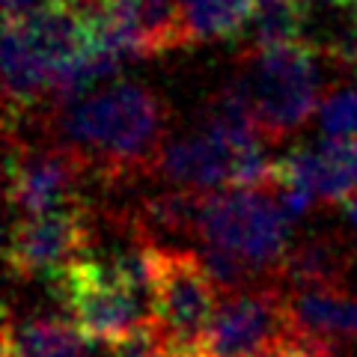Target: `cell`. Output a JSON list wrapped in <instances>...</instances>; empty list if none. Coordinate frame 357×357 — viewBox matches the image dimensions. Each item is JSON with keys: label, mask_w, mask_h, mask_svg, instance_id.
<instances>
[{"label": "cell", "mask_w": 357, "mask_h": 357, "mask_svg": "<svg viewBox=\"0 0 357 357\" xmlns=\"http://www.w3.org/2000/svg\"><path fill=\"white\" fill-rule=\"evenodd\" d=\"M167 122L164 98L131 81L110 84L57 110L63 143L81 152L107 185L152 176L167 143Z\"/></svg>", "instance_id": "1"}, {"label": "cell", "mask_w": 357, "mask_h": 357, "mask_svg": "<svg viewBox=\"0 0 357 357\" xmlns=\"http://www.w3.org/2000/svg\"><path fill=\"white\" fill-rule=\"evenodd\" d=\"M220 292L199 253L152 244V333L170 357H206Z\"/></svg>", "instance_id": "2"}, {"label": "cell", "mask_w": 357, "mask_h": 357, "mask_svg": "<svg viewBox=\"0 0 357 357\" xmlns=\"http://www.w3.org/2000/svg\"><path fill=\"white\" fill-rule=\"evenodd\" d=\"M289 223L268 188H227L203 194L197 238L241 256L268 283H277V271L289 250Z\"/></svg>", "instance_id": "3"}, {"label": "cell", "mask_w": 357, "mask_h": 357, "mask_svg": "<svg viewBox=\"0 0 357 357\" xmlns=\"http://www.w3.org/2000/svg\"><path fill=\"white\" fill-rule=\"evenodd\" d=\"M241 69L256 105L262 137L268 143H280L298 134L321 107V72L316 51L307 42L265 51L244 48Z\"/></svg>", "instance_id": "4"}, {"label": "cell", "mask_w": 357, "mask_h": 357, "mask_svg": "<svg viewBox=\"0 0 357 357\" xmlns=\"http://www.w3.org/2000/svg\"><path fill=\"white\" fill-rule=\"evenodd\" d=\"M54 292L89 342L116 349L152 328V304L122 283L110 259L81 256L54 277Z\"/></svg>", "instance_id": "5"}, {"label": "cell", "mask_w": 357, "mask_h": 357, "mask_svg": "<svg viewBox=\"0 0 357 357\" xmlns=\"http://www.w3.org/2000/svg\"><path fill=\"white\" fill-rule=\"evenodd\" d=\"M89 170V161L66 143L33 149L9 140V206L18 218H39L77 206V191Z\"/></svg>", "instance_id": "6"}, {"label": "cell", "mask_w": 357, "mask_h": 357, "mask_svg": "<svg viewBox=\"0 0 357 357\" xmlns=\"http://www.w3.org/2000/svg\"><path fill=\"white\" fill-rule=\"evenodd\" d=\"M295 340L289 301L280 283L223 295L206 337V357H256Z\"/></svg>", "instance_id": "7"}, {"label": "cell", "mask_w": 357, "mask_h": 357, "mask_svg": "<svg viewBox=\"0 0 357 357\" xmlns=\"http://www.w3.org/2000/svg\"><path fill=\"white\" fill-rule=\"evenodd\" d=\"M89 253V220L84 206H66L39 218H18L9 238V268L15 277H57Z\"/></svg>", "instance_id": "8"}, {"label": "cell", "mask_w": 357, "mask_h": 357, "mask_svg": "<svg viewBox=\"0 0 357 357\" xmlns=\"http://www.w3.org/2000/svg\"><path fill=\"white\" fill-rule=\"evenodd\" d=\"M274 178L304 188L321 203H342L357 191V137H325L312 149H295L286 158H277Z\"/></svg>", "instance_id": "9"}, {"label": "cell", "mask_w": 357, "mask_h": 357, "mask_svg": "<svg viewBox=\"0 0 357 357\" xmlns=\"http://www.w3.org/2000/svg\"><path fill=\"white\" fill-rule=\"evenodd\" d=\"M357 271L354 244H345L342 236L310 232L289 244L277 283L286 292H312V289H351Z\"/></svg>", "instance_id": "10"}, {"label": "cell", "mask_w": 357, "mask_h": 357, "mask_svg": "<svg viewBox=\"0 0 357 357\" xmlns=\"http://www.w3.org/2000/svg\"><path fill=\"white\" fill-rule=\"evenodd\" d=\"M292 337L307 342H357V289L286 292Z\"/></svg>", "instance_id": "11"}, {"label": "cell", "mask_w": 357, "mask_h": 357, "mask_svg": "<svg viewBox=\"0 0 357 357\" xmlns=\"http://www.w3.org/2000/svg\"><path fill=\"white\" fill-rule=\"evenodd\" d=\"M54 66L39 54L30 36L15 24L3 27V93H6V126L51 93Z\"/></svg>", "instance_id": "12"}, {"label": "cell", "mask_w": 357, "mask_h": 357, "mask_svg": "<svg viewBox=\"0 0 357 357\" xmlns=\"http://www.w3.org/2000/svg\"><path fill=\"white\" fill-rule=\"evenodd\" d=\"M89 340L75 328L72 319L30 316L15 321L6 316L3 357H86Z\"/></svg>", "instance_id": "13"}, {"label": "cell", "mask_w": 357, "mask_h": 357, "mask_svg": "<svg viewBox=\"0 0 357 357\" xmlns=\"http://www.w3.org/2000/svg\"><path fill=\"white\" fill-rule=\"evenodd\" d=\"M199 203H203V194L178 191V188L152 194L134 211L131 229L137 241H149V244H155L158 236H191V232L197 236Z\"/></svg>", "instance_id": "14"}, {"label": "cell", "mask_w": 357, "mask_h": 357, "mask_svg": "<svg viewBox=\"0 0 357 357\" xmlns=\"http://www.w3.org/2000/svg\"><path fill=\"white\" fill-rule=\"evenodd\" d=\"M30 36V42L39 48V54L51 66H60L66 60L93 48V30L86 21L60 6H45L42 13L33 15L27 24H15Z\"/></svg>", "instance_id": "15"}, {"label": "cell", "mask_w": 357, "mask_h": 357, "mask_svg": "<svg viewBox=\"0 0 357 357\" xmlns=\"http://www.w3.org/2000/svg\"><path fill=\"white\" fill-rule=\"evenodd\" d=\"M256 0H178L185 42L199 45L208 39H229L250 24Z\"/></svg>", "instance_id": "16"}, {"label": "cell", "mask_w": 357, "mask_h": 357, "mask_svg": "<svg viewBox=\"0 0 357 357\" xmlns=\"http://www.w3.org/2000/svg\"><path fill=\"white\" fill-rule=\"evenodd\" d=\"M304 18L307 6L301 0H256L250 18V39L244 48L265 51L280 48V45H295L304 33Z\"/></svg>", "instance_id": "17"}, {"label": "cell", "mask_w": 357, "mask_h": 357, "mask_svg": "<svg viewBox=\"0 0 357 357\" xmlns=\"http://www.w3.org/2000/svg\"><path fill=\"white\" fill-rule=\"evenodd\" d=\"M134 18H137L143 57L185 48V27L178 0H134Z\"/></svg>", "instance_id": "18"}, {"label": "cell", "mask_w": 357, "mask_h": 357, "mask_svg": "<svg viewBox=\"0 0 357 357\" xmlns=\"http://www.w3.org/2000/svg\"><path fill=\"white\" fill-rule=\"evenodd\" d=\"M319 128L328 140L357 137V86H340L321 102Z\"/></svg>", "instance_id": "19"}, {"label": "cell", "mask_w": 357, "mask_h": 357, "mask_svg": "<svg viewBox=\"0 0 357 357\" xmlns=\"http://www.w3.org/2000/svg\"><path fill=\"white\" fill-rule=\"evenodd\" d=\"M321 48H325V54L337 66H345V69L357 72V15H354V9L340 27H333V33L328 36V45H321Z\"/></svg>", "instance_id": "20"}, {"label": "cell", "mask_w": 357, "mask_h": 357, "mask_svg": "<svg viewBox=\"0 0 357 357\" xmlns=\"http://www.w3.org/2000/svg\"><path fill=\"white\" fill-rule=\"evenodd\" d=\"M114 357H170V354H167V351L161 349V342L155 340L152 328H146L143 333H137L134 340L116 345V349H114Z\"/></svg>", "instance_id": "21"}, {"label": "cell", "mask_w": 357, "mask_h": 357, "mask_svg": "<svg viewBox=\"0 0 357 357\" xmlns=\"http://www.w3.org/2000/svg\"><path fill=\"white\" fill-rule=\"evenodd\" d=\"M45 6H48L45 0H3V21L6 24H27Z\"/></svg>", "instance_id": "22"}, {"label": "cell", "mask_w": 357, "mask_h": 357, "mask_svg": "<svg viewBox=\"0 0 357 357\" xmlns=\"http://www.w3.org/2000/svg\"><path fill=\"white\" fill-rule=\"evenodd\" d=\"M295 357H340V354H337V345L295 340Z\"/></svg>", "instance_id": "23"}, {"label": "cell", "mask_w": 357, "mask_h": 357, "mask_svg": "<svg viewBox=\"0 0 357 357\" xmlns=\"http://www.w3.org/2000/svg\"><path fill=\"white\" fill-rule=\"evenodd\" d=\"M337 3H345V6H354L357 0H337Z\"/></svg>", "instance_id": "24"}, {"label": "cell", "mask_w": 357, "mask_h": 357, "mask_svg": "<svg viewBox=\"0 0 357 357\" xmlns=\"http://www.w3.org/2000/svg\"><path fill=\"white\" fill-rule=\"evenodd\" d=\"M351 9H354V15H357V3H354V6H351Z\"/></svg>", "instance_id": "25"}]
</instances>
